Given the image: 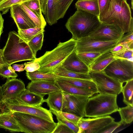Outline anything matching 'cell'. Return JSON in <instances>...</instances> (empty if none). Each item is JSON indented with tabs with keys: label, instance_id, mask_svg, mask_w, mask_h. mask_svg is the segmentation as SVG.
I'll use <instances>...</instances> for the list:
<instances>
[{
	"label": "cell",
	"instance_id": "obj_1",
	"mask_svg": "<svg viewBox=\"0 0 133 133\" xmlns=\"http://www.w3.org/2000/svg\"><path fill=\"white\" fill-rule=\"evenodd\" d=\"M98 18L101 23L117 26L124 34L133 32V18L127 0H108Z\"/></svg>",
	"mask_w": 133,
	"mask_h": 133
},
{
	"label": "cell",
	"instance_id": "obj_2",
	"mask_svg": "<svg viewBox=\"0 0 133 133\" xmlns=\"http://www.w3.org/2000/svg\"><path fill=\"white\" fill-rule=\"evenodd\" d=\"M101 23L98 17L77 9L75 13L68 19L65 26L71 33L72 38L77 41L89 36Z\"/></svg>",
	"mask_w": 133,
	"mask_h": 133
},
{
	"label": "cell",
	"instance_id": "obj_3",
	"mask_svg": "<svg viewBox=\"0 0 133 133\" xmlns=\"http://www.w3.org/2000/svg\"><path fill=\"white\" fill-rule=\"evenodd\" d=\"M2 57L5 63L11 65L18 62L34 60V55L28 43L14 31H11L3 49Z\"/></svg>",
	"mask_w": 133,
	"mask_h": 133
},
{
	"label": "cell",
	"instance_id": "obj_4",
	"mask_svg": "<svg viewBox=\"0 0 133 133\" xmlns=\"http://www.w3.org/2000/svg\"><path fill=\"white\" fill-rule=\"evenodd\" d=\"M76 45V41L72 38L66 42H60L53 49L46 51L43 56L34 60L40 65L38 70L45 73L53 72L75 49Z\"/></svg>",
	"mask_w": 133,
	"mask_h": 133
},
{
	"label": "cell",
	"instance_id": "obj_5",
	"mask_svg": "<svg viewBox=\"0 0 133 133\" xmlns=\"http://www.w3.org/2000/svg\"><path fill=\"white\" fill-rule=\"evenodd\" d=\"M117 95L100 94L89 98L85 108V117L96 118L117 111Z\"/></svg>",
	"mask_w": 133,
	"mask_h": 133
},
{
	"label": "cell",
	"instance_id": "obj_6",
	"mask_svg": "<svg viewBox=\"0 0 133 133\" xmlns=\"http://www.w3.org/2000/svg\"><path fill=\"white\" fill-rule=\"evenodd\" d=\"M13 115L26 133H52L57 124L23 113L15 112Z\"/></svg>",
	"mask_w": 133,
	"mask_h": 133
},
{
	"label": "cell",
	"instance_id": "obj_7",
	"mask_svg": "<svg viewBox=\"0 0 133 133\" xmlns=\"http://www.w3.org/2000/svg\"><path fill=\"white\" fill-rule=\"evenodd\" d=\"M42 13L50 25L63 18L74 0H39Z\"/></svg>",
	"mask_w": 133,
	"mask_h": 133
},
{
	"label": "cell",
	"instance_id": "obj_8",
	"mask_svg": "<svg viewBox=\"0 0 133 133\" xmlns=\"http://www.w3.org/2000/svg\"><path fill=\"white\" fill-rule=\"evenodd\" d=\"M102 71L108 76L123 83L133 79V62L127 59H116Z\"/></svg>",
	"mask_w": 133,
	"mask_h": 133
},
{
	"label": "cell",
	"instance_id": "obj_9",
	"mask_svg": "<svg viewBox=\"0 0 133 133\" xmlns=\"http://www.w3.org/2000/svg\"><path fill=\"white\" fill-rule=\"evenodd\" d=\"M1 112H19L27 114L54 122L51 111L41 106L34 107L19 104L12 99L7 100L2 103L0 108Z\"/></svg>",
	"mask_w": 133,
	"mask_h": 133
},
{
	"label": "cell",
	"instance_id": "obj_10",
	"mask_svg": "<svg viewBox=\"0 0 133 133\" xmlns=\"http://www.w3.org/2000/svg\"><path fill=\"white\" fill-rule=\"evenodd\" d=\"M89 74L96 85L98 93L117 95L122 92L123 83L108 76L103 71L90 70Z\"/></svg>",
	"mask_w": 133,
	"mask_h": 133
},
{
	"label": "cell",
	"instance_id": "obj_11",
	"mask_svg": "<svg viewBox=\"0 0 133 133\" xmlns=\"http://www.w3.org/2000/svg\"><path fill=\"white\" fill-rule=\"evenodd\" d=\"M118 41H101L89 36L76 41L75 50L77 53L93 52L102 54L110 51L117 45Z\"/></svg>",
	"mask_w": 133,
	"mask_h": 133
},
{
	"label": "cell",
	"instance_id": "obj_12",
	"mask_svg": "<svg viewBox=\"0 0 133 133\" xmlns=\"http://www.w3.org/2000/svg\"><path fill=\"white\" fill-rule=\"evenodd\" d=\"M114 120L109 115L92 118H81L78 124V133H99Z\"/></svg>",
	"mask_w": 133,
	"mask_h": 133
},
{
	"label": "cell",
	"instance_id": "obj_13",
	"mask_svg": "<svg viewBox=\"0 0 133 133\" xmlns=\"http://www.w3.org/2000/svg\"><path fill=\"white\" fill-rule=\"evenodd\" d=\"M117 26L101 23L89 36L101 41H111L119 40L124 35Z\"/></svg>",
	"mask_w": 133,
	"mask_h": 133
},
{
	"label": "cell",
	"instance_id": "obj_14",
	"mask_svg": "<svg viewBox=\"0 0 133 133\" xmlns=\"http://www.w3.org/2000/svg\"><path fill=\"white\" fill-rule=\"evenodd\" d=\"M64 94L66 103L62 111L72 113L81 118L85 117V108L89 97Z\"/></svg>",
	"mask_w": 133,
	"mask_h": 133
},
{
	"label": "cell",
	"instance_id": "obj_15",
	"mask_svg": "<svg viewBox=\"0 0 133 133\" xmlns=\"http://www.w3.org/2000/svg\"><path fill=\"white\" fill-rule=\"evenodd\" d=\"M1 87L3 94L2 104L7 100L15 98L26 89L24 82L16 78L8 79Z\"/></svg>",
	"mask_w": 133,
	"mask_h": 133
},
{
	"label": "cell",
	"instance_id": "obj_16",
	"mask_svg": "<svg viewBox=\"0 0 133 133\" xmlns=\"http://www.w3.org/2000/svg\"><path fill=\"white\" fill-rule=\"evenodd\" d=\"M26 88L31 91L45 95L61 90L56 84L55 80L31 81Z\"/></svg>",
	"mask_w": 133,
	"mask_h": 133
},
{
	"label": "cell",
	"instance_id": "obj_17",
	"mask_svg": "<svg viewBox=\"0 0 133 133\" xmlns=\"http://www.w3.org/2000/svg\"><path fill=\"white\" fill-rule=\"evenodd\" d=\"M10 10L11 16L18 29H25L36 27L19 4L11 6Z\"/></svg>",
	"mask_w": 133,
	"mask_h": 133
},
{
	"label": "cell",
	"instance_id": "obj_18",
	"mask_svg": "<svg viewBox=\"0 0 133 133\" xmlns=\"http://www.w3.org/2000/svg\"><path fill=\"white\" fill-rule=\"evenodd\" d=\"M61 65L66 69L76 72L89 74L90 71L89 68L78 57L75 49Z\"/></svg>",
	"mask_w": 133,
	"mask_h": 133
},
{
	"label": "cell",
	"instance_id": "obj_19",
	"mask_svg": "<svg viewBox=\"0 0 133 133\" xmlns=\"http://www.w3.org/2000/svg\"><path fill=\"white\" fill-rule=\"evenodd\" d=\"M45 95L38 94L26 89L15 98L12 99L17 103L24 105L40 106L45 102Z\"/></svg>",
	"mask_w": 133,
	"mask_h": 133
},
{
	"label": "cell",
	"instance_id": "obj_20",
	"mask_svg": "<svg viewBox=\"0 0 133 133\" xmlns=\"http://www.w3.org/2000/svg\"><path fill=\"white\" fill-rule=\"evenodd\" d=\"M0 128L11 132H24L22 127L14 117L13 113L10 112L0 113Z\"/></svg>",
	"mask_w": 133,
	"mask_h": 133
},
{
	"label": "cell",
	"instance_id": "obj_21",
	"mask_svg": "<svg viewBox=\"0 0 133 133\" xmlns=\"http://www.w3.org/2000/svg\"><path fill=\"white\" fill-rule=\"evenodd\" d=\"M49 110L62 111L65 105V99L64 92L62 90L48 94L47 98L45 99Z\"/></svg>",
	"mask_w": 133,
	"mask_h": 133
},
{
	"label": "cell",
	"instance_id": "obj_22",
	"mask_svg": "<svg viewBox=\"0 0 133 133\" xmlns=\"http://www.w3.org/2000/svg\"><path fill=\"white\" fill-rule=\"evenodd\" d=\"M57 79L63 81L82 89L89 91L94 94L98 93L96 85L92 80L60 77Z\"/></svg>",
	"mask_w": 133,
	"mask_h": 133
},
{
	"label": "cell",
	"instance_id": "obj_23",
	"mask_svg": "<svg viewBox=\"0 0 133 133\" xmlns=\"http://www.w3.org/2000/svg\"><path fill=\"white\" fill-rule=\"evenodd\" d=\"M55 82L56 84L61 90L66 94L87 96L89 97L94 94L89 91L58 79L55 80Z\"/></svg>",
	"mask_w": 133,
	"mask_h": 133
},
{
	"label": "cell",
	"instance_id": "obj_24",
	"mask_svg": "<svg viewBox=\"0 0 133 133\" xmlns=\"http://www.w3.org/2000/svg\"><path fill=\"white\" fill-rule=\"evenodd\" d=\"M116 58L109 51L99 56L89 67L90 70L95 71H102Z\"/></svg>",
	"mask_w": 133,
	"mask_h": 133
},
{
	"label": "cell",
	"instance_id": "obj_25",
	"mask_svg": "<svg viewBox=\"0 0 133 133\" xmlns=\"http://www.w3.org/2000/svg\"><path fill=\"white\" fill-rule=\"evenodd\" d=\"M75 8L97 17L100 14L97 0H78Z\"/></svg>",
	"mask_w": 133,
	"mask_h": 133
},
{
	"label": "cell",
	"instance_id": "obj_26",
	"mask_svg": "<svg viewBox=\"0 0 133 133\" xmlns=\"http://www.w3.org/2000/svg\"><path fill=\"white\" fill-rule=\"evenodd\" d=\"M60 77L92 80L89 74H83L73 72L64 68L61 65L55 69L53 72Z\"/></svg>",
	"mask_w": 133,
	"mask_h": 133
},
{
	"label": "cell",
	"instance_id": "obj_27",
	"mask_svg": "<svg viewBox=\"0 0 133 133\" xmlns=\"http://www.w3.org/2000/svg\"><path fill=\"white\" fill-rule=\"evenodd\" d=\"M27 78L31 81L37 80H55L60 77L53 72L45 73L38 70L33 72H26Z\"/></svg>",
	"mask_w": 133,
	"mask_h": 133
},
{
	"label": "cell",
	"instance_id": "obj_28",
	"mask_svg": "<svg viewBox=\"0 0 133 133\" xmlns=\"http://www.w3.org/2000/svg\"><path fill=\"white\" fill-rule=\"evenodd\" d=\"M44 31V29L36 27L25 29H18V34L22 38L28 43L35 36Z\"/></svg>",
	"mask_w": 133,
	"mask_h": 133
},
{
	"label": "cell",
	"instance_id": "obj_29",
	"mask_svg": "<svg viewBox=\"0 0 133 133\" xmlns=\"http://www.w3.org/2000/svg\"><path fill=\"white\" fill-rule=\"evenodd\" d=\"M118 111L121 117L120 121L124 125L131 123L133 121V106H127L118 109Z\"/></svg>",
	"mask_w": 133,
	"mask_h": 133
},
{
	"label": "cell",
	"instance_id": "obj_30",
	"mask_svg": "<svg viewBox=\"0 0 133 133\" xmlns=\"http://www.w3.org/2000/svg\"><path fill=\"white\" fill-rule=\"evenodd\" d=\"M126 82L122 91L123 96V102L127 105L133 106V79Z\"/></svg>",
	"mask_w": 133,
	"mask_h": 133
},
{
	"label": "cell",
	"instance_id": "obj_31",
	"mask_svg": "<svg viewBox=\"0 0 133 133\" xmlns=\"http://www.w3.org/2000/svg\"><path fill=\"white\" fill-rule=\"evenodd\" d=\"M44 32L40 33L34 37L28 44L34 56L36 57L37 51L41 49L43 42Z\"/></svg>",
	"mask_w": 133,
	"mask_h": 133
},
{
	"label": "cell",
	"instance_id": "obj_32",
	"mask_svg": "<svg viewBox=\"0 0 133 133\" xmlns=\"http://www.w3.org/2000/svg\"><path fill=\"white\" fill-rule=\"evenodd\" d=\"M40 19L45 26L46 22L43 15L39 5V0H32L23 3Z\"/></svg>",
	"mask_w": 133,
	"mask_h": 133
},
{
	"label": "cell",
	"instance_id": "obj_33",
	"mask_svg": "<svg viewBox=\"0 0 133 133\" xmlns=\"http://www.w3.org/2000/svg\"><path fill=\"white\" fill-rule=\"evenodd\" d=\"M78 57L89 68L95 60L100 55V53L97 52H87L77 53Z\"/></svg>",
	"mask_w": 133,
	"mask_h": 133
},
{
	"label": "cell",
	"instance_id": "obj_34",
	"mask_svg": "<svg viewBox=\"0 0 133 133\" xmlns=\"http://www.w3.org/2000/svg\"><path fill=\"white\" fill-rule=\"evenodd\" d=\"M19 4L36 27L42 28L44 29L45 26L44 25L39 18L34 13L23 3H21Z\"/></svg>",
	"mask_w": 133,
	"mask_h": 133
},
{
	"label": "cell",
	"instance_id": "obj_35",
	"mask_svg": "<svg viewBox=\"0 0 133 133\" xmlns=\"http://www.w3.org/2000/svg\"><path fill=\"white\" fill-rule=\"evenodd\" d=\"M49 110L56 116L58 121L67 125L72 130L74 133H78L79 130L78 127L76 126L68 120L62 114L61 111H57L52 110Z\"/></svg>",
	"mask_w": 133,
	"mask_h": 133
},
{
	"label": "cell",
	"instance_id": "obj_36",
	"mask_svg": "<svg viewBox=\"0 0 133 133\" xmlns=\"http://www.w3.org/2000/svg\"><path fill=\"white\" fill-rule=\"evenodd\" d=\"M31 0H3L0 2V12H2V15L6 14L11 6Z\"/></svg>",
	"mask_w": 133,
	"mask_h": 133
},
{
	"label": "cell",
	"instance_id": "obj_37",
	"mask_svg": "<svg viewBox=\"0 0 133 133\" xmlns=\"http://www.w3.org/2000/svg\"><path fill=\"white\" fill-rule=\"evenodd\" d=\"M11 65L6 63L3 64L0 69V76L4 78H16L17 74L15 72Z\"/></svg>",
	"mask_w": 133,
	"mask_h": 133
},
{
	"label": "cell",
	"instance_id": "obj_38",
	"mask_svg": "<svg viewBox=\"0 0 133 133\" xmlns=\"http://www.w3.org/2000/svg\"><path fill=\"white\" fill-rule=\"evenodd\" d=\"M118 44L127 46L130 49L133 50V32L130 31L124 35L118 40L117 44Z\"/></svg>",
	"mask_w": 133,
	"mask_h": 133
},
{
	"label": "cell",
	"instance_id": "obj_39",
	"mask_svg": "<svg viewBox=\"0 0 133 133\" xmlns=\"http://www.w3.org/2000/svg\"><path fill=\"white\" fill-rule=\"evenodd\" d=\"M133 50L126 49L114 56L116 59L121 58L133 61Z\"/></svg>",
	"mask_w": 133,
	"mask_h": 133
},
{
	"label": "cell",
	"instance_id": "obj_40",
	"mask_svg": "<svg viewBox=\"0 0 133 133\" xmlns=\"http://www.w3.org/2000/svg\"><path fill=\"white\" fill-rule=\"evenodd\" d=\"M52 133H74V132L67 125L58 121L57 125Z\"/></svg>",
	"mask_w": 133,
	"mask_h": 133
},
{
	"label": "cell",
	"instance_id": "obj_41",
	"mask_svg": "<svg viewBox=\"0 0 133 133\" xmlns=\"http://www.w3.org/2000/svg\"><path fill=\"white\" fill-rule=\"evenodd\" d=\"M25 70L26 72H32L38 70L40 66L38 62L33 60L32 61L24 63Z\"/></svg>",
	"mask_w": 133,
	"mask_h": 133
},
{
	"label": "cell",
	"instance_id": "obj_42",
	"mask_svg": "<svg viewBox=\"0 0 133 133\" xmlns=\"http://www.w3.org/2000/svg\"><path fill=\"white\" fill-rule=\"evenodd\" d=\"M64 116L70 122L78 127V122L81 117L72 113L61 111Z\"/></svg>",
	"mask_w": 133,
	"mask_h": 133
},
{
	"label": "cell",
	"instance_id": "obj_43",
	"mask_svg": "<svg viewBox=\"0 0 133 133\" xmlns=\"http://www.w3.org/2000/svg\"><path fill=\"white\" fill-rule=\"evenodd\" d=\"M122 124L120 121L116 122L114 121L101 130L99 133H112Z\"/></svg>",
	"mask_w": 133,
	"mask_h": 133
},
{
	"label": "cell",
	"instance_id": "obj_44",
	"mask_svg": "<svg viewBox=\"0 0 133 133\" xmlns=\"http://www.w3.org/2000/svg\"><path fill=\"white\" fill-rule=\"evenodd\" d=\"M129 49L128 47L126 45L122 44H117L110 51L113 55L114 56L120 53L124 50Z\"/></svg>",
	"mask_w": 133,
	"mask_h": 133
},
{
	"label": "cell",
	"instance_id": "obj_45",
	"mask_svg": "<svg viewBox=\"0 0 133 133\" xmlns=\"http://www.w3.org/2000/svg\"><path fill=\"white\" fill-rule=\"evenodd\" d=\"M24 63L22 64H14L12 65V68L15 71L21 72L25 70Z\"/></svg>",
	"mask_w": 133,
	"mask_h": 133
},
{
	"label": "cell",
	"instance_id": "obj_46",
	"mask_svg": "<svg viewBox=\"0 0 133 133\" xmlns=\"http://www.w3.org/2000/svg\"><path fill=\"white\" fill-rule=\"evenodd\" d=\"M108 0H97L100 13L102 11L106 5Z\"/></svg>",
	"mask_w": 133,
	"mask_h": 133
},
{
	"label": "cell",
	"instance_id": "obj_47",
	"mask_svg": "<svg viewBox=\"0 0 133 133\" xmlns=\"http://www.w3.org/2000/svg\"><path fill=\"white\" fill-rule=\"evenodd\" d=\"M2 14L0 12V39L1 35L3 32L4 28V19L2 16Z\"/></svg>",
	"mask_w": 133,
	"mask_h": 133
},
{
	"label": "cell",
	"instance_id": "obj_48",
	"mask_svg": "<svg viewBox=\"0 0 133 133\" xmlns=\"http://www.w3.org/2000/svg\"><path fill=\"white\" fill-rule=\"evenodd\" d=\"M3 49H0V64H3L5 62L3 59L2 57Z\"/></svg>",
	"mask_w": 133,
	"mask_h": 133
},
{
	"label": "cell",
	"instance_id": "obj_49",
	"mask_svg": "<svg viewBox=\"0 0 133 133\" xmlns=\"http://www.w3.org/2000/svg\"><path fill=\"white\" fill-rule=\"evenodd\" d=\"M3 98V94L1 86L0 85V108L2 104V102Z\"/></svg>",
	"mask_w": 133,
	"mask_h": 133
},
{
	"label": "cell",
	"instance_id": "obj_50",
	"mask_svg": "<svg viewBox=\"0 0 133 133\" xmlns=\"http://www.w3.org/2000/svg\"><path fill=\"white\" fill-rule=\"evenodd\" d=\"M131 8L133 9V0H131Z\"/></svg>",
	"mask_w": 133,
	"mask_h": 133
},
{
	"label": "cell",
	"instance_id": "obj_51",
	"mask_svg": "<svg viewBox=\"0 0 133 133\" xmlns=\"http://www.w3.org/2000/svg\"><path fill=\"white\" fill-rule=\"evenodd\" d=\"M3 64H0V69H1V67Z\"/></svg>",
	"mask_w": 133,
	"mask_h": 133
},
{
	"label": "cell",
	"instance_id": "obj_52",
	"mask_svg": "<svg viewBox=\"0 0 133 133\" xmlns=\"http://www.w3.org/2000/svg\"><path fill=\"white\" fill-rule=\"evenodd\" d=\"M3 0H0V2Z\"/></svg>",
	"mask_w": 133,
	"mask_h": 133
}]
</instances>
